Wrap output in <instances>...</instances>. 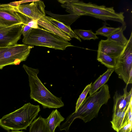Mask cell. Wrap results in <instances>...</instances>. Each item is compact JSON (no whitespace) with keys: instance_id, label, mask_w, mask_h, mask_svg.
<instances>
[{"instance_id":"1","label":"cell","mask_w":132,"mask_h":132,"mask_svg":"<svg viewBox=\"0 0 132 132\" xmlns=\"http://www.w3.org/2000/svg\"><path fill=\"white\" fill-rule=\"evenodd\" d=\"M61 7L66 9L70 14L80 16L88 15L102 20L104 21L110 20L121 23L122 26L126 27L124 21V13L115 12L113 7H107L104 5H98L89 2L86 3L78 0H58Z\"/></svg>"},{"instance_id":"2","label":"cell","mask_w":132,"mask_h":132,"mask_svg":"<svg viewBox=\"0 0 132 132\" xmlns=\"http://www.w3.org/2000/svg\"><path fill=\"white\" fill-rule=\"evenodd\" d=\"M110 96L109 86L105 84L99 91L86 98L77 111L69 116L65 122L59 126L60 130L67 132L76 119H81L86 123L96 117L100 108L107 103Z\"/></svg>"},{"instance_id":"3","label":"cell","mask_w":132,"mask_h":132,"mask_svg":"<svg viewBox=\"0 0 132 132\" xmlns=\"http://www.w3.org/2000/svg\"><path fill=\"white\" fill-rule=\"evenodd\" d=\"M23 67L28 76L31 99L41 104L44 109L58 108L64 106L61 97L53 95L39 79L38 76L39 72L38 69L29 67L24 64Z\"/></svg>"},{"instance_id":"4","label":"cell","mask_w":132,"mask_h":132,"mask_svg":"<svg viewBox=\"0 0 132 132\" xmlns=\"http://www.w3.org/2000/svg\"><path fill=\"white\" fill-rule=\"evenodd\" d=\"M40 111L39 105L30 103L0 119V126L7 130H26Z\"/></svg>"},{"instance_id":"5","label":"cell","mask_w":132,"mask_h":132,"mask_svg":"<svg viewBox=\"0 0 132 132\" xmlns=\"http://www.w3.org/2000/svg\"><path fill=\"white\" fill-rule=\"evenodd\" d=\"M22 42L30 46L45 47L63 50L73 45L57 35L40 28L32 29L25 36Z\"/></svg>"},{"instance_id":"6","label":"cell","mask_w":132,"mask_h":132,"mask_svg":"<svg viewBox=\"0 0 132 132\" xmlns=\"http://www.w3.org/2000/svg\"><path fill=\"white\" fill-rule=\"evenodd\" d=\"M34 46L17 44L10 46L0 54V69L9 65H19L26 61Z\"/></svg>"},{"instance_id":"7","label":"cell","mask_w":132,"mask_h":132,"mask_svg":"<svg viewBox=\"0 0 132 132\" xmlns=\"http://www.w3.org/2000/svg\"><path fill=\"white\" fill-rule=\"evenodd\" d=\"M18 3L0 4V29L27 24L26 18L17 10L16 6L20 4Z\"/></svg>"},{"instance_id":"8","label":"cell","mask_w":132,"mask_h":132,"mask_svg":"<svg viewBox=\"0 0 132 132\" xmlns=\"http://www.w3.org/2000/svg\"><path fill=\"white\" fill-rule=\"evenodd\" d=\"M114 71L119 78L122 79L126 85L129 84V74L132 71V32L122 52L117 59Z\"/></svg>"},{"instance_id":"9","label":"cell","mask_w":132,"mask_h":132,"mask_svg":"<svg viewBox=\"0 0 132 132\" xmlns=\"http://www.w3.org/2000/svg\"><path fill=\"white\" fill-rule=\"evenodd\" d=\"M44 2L41 1H35L30 3L19 4L16 5L18 11L26 18L37 20L38 18L46 15Z\"/></svg>"},{"instance_id":"10","label":"cell","mask_w":132,"mask_h":132,"mask_svg":"<svg viewBox=\"0 0 132 132\" xmlns=\"http://www.w3.org/2000/svg\"><path fill=\"white\" fill-rule=\"evenodd\" d=\"M21 25L0 29V47H8L17 44L22 35Z\"/></svg>"},{"instance_id":"11","label":"cell","mask_w":132,"mask_h":132,"mask_svg":"<svg viewBox=\"0 0 132 132\" xmlns=\"http://www.w3.org/2000/svg\"><path fill=\"white\" fill-rule=\"evenodd\" d=\"M127 85L124 89V93L121 95L117 92H115L113 96L114 105L113 112L127 111L132 105V88L130 91H127Z\"/></svg>"},{"instance_id":"12","label":"cell","mask_w":132,"mask_h":132,"mask_svg":"<svg viewBox=\"0 0 132 132\" xmlns=\"http://www.w3.org/2000/svg\"><path fill=\"white\" fill-rule=\"evenodd\" d=\"M124 47L107 39H102L99 43L97 51L117 59L122 53Z\"/></svg>"},{"instance_id":"13","label":"cell","mask_w":132,"mask_h":132,"mask_svg":"<svg viewBox=\"0 0 132 132\" xmlns=\"http://www.w3.org/2000/svg\"><path fill=\"white\" fill-rule=\"evenodd\" d=\"M114 69L108 68L103 74L98 77L95 82L92 84L89 92V95H91L96 92L107 82L109 78Z\"/></svg>"},{"instance_id":"14","label":"cell","mask_w":132,"mask_h":132,"mask_svg":"<svg viewBox=\"0 0 132 132\" xmlns=\"http://www.w3.org/2000/svg\"><path fill=\"white\" fill-rule=\"evenodd\" d=\"M64 118L57 109L53 110L48 117L46 119L47 124L51 132H54L56 127H59Z\"/></svg>"},{"instance_id":"15","label":"cell","mask_w":132,"mask_h":132,"mask_svg":"<svg viewBox=\"0 0 132 132\" xmlns=\"http://www.w3.org/2000/svg\"><path fill=\"white\" fill-rule=\"evenodd\" d=\"M45 17L49 22L71 38H75L81 42L80 38L75 34L70 26H66L50 16H46Z\"/></svg>"},{"instance_id":"16","label":"cell","mask_w":132,"mask_h":132,"mask_svg":"<svg viewBox=\"0 0 132 132\" xmlns=\"http://www.w3.org/2000/svg\"><path fill=\"white\" fill-rule=\"evenodd\" d=\"M29 132H51L47 124L46 119L40 116L29 126Z\"/></svg>"},{"instance_id":"17","label":"cell","mask_w":132,"mask_h":132,"mask_svg":"<svg viewBox=\"0 0 132 132\" xmlns=\"http://www.w3.org/2000/svg\"><path fill=\"white\" fill-rule=\"evenodd\" d=\"M128 110L126 111L113 112L112 120L110 122L112 128L117 132H118L122 126L125 114Z\"/></svg>"},{"instance_id":"18","label":"cell","mask_w":132,"mask_h":132,"mask_svg":"<svg viewBox=\"0 0 132 132\" xmlns=\"http://www.w3.org/2000/svg\"><path fill=\"white\" fill-rule=\"evenodd\" d=\"M45 11V12L51 16V17L62 23L65 25L69 26L80 17L75 15H59L53 13L50 11Z\"/></svg>"},{"instance_id":"19","label":"cell","mask_w":132,"mask_h":132,"mask_svg":"<svg viewBox=\"0 0 132 132\" xmlns=\"http://www.w3.org/2000/svg\"><path fill=\"white\" fill-rule=\"evenodd\" d=\"M97 60L109 68L114 69L117 59L100 52L97 51Z\"/></svg>"},{"instance_id":"20","label":"cell","mask_w":132,"mask_h":132,"mask_svg":"<svg viewBox=\"0 0 132 132\" xmlns=\"http://www.w3.org/2000/svg\"><path fill=\"white\" fill-rule=\"evenodd\" d=\"M121 29L116 33L112 34L107 38V39L117 43L125 47L127 43L128 39L125 36L123 32L126 27L121 26Z\"/></svg>"},{"instance_id":"21","label":"cell","mask_w":132,"mask_h":132,"mask_svg":"<svg viewBox=\"0 0 132 132\" xmlns=\"http://www.w3.org/2000/svg\"><path fill=\"white\" fill-rule=\"evenodd\" d=\"M73 31L79 38L84 40H95L98 38L95 33L91 30H85L80 29H75Z\"/></svg>"},{"instance_id":"22","label":"cell","mask_w":132,"mask_h":132,"mask_svg":"<svg viewBox=\"0 0 132 132\" xmlns=\"http://www.w3.org/2000/svg\"><path fill=\"white\" fill-rule=\"evenodd\" d=\"M121 27V26L117 28L108 27H107L105 25H104L97 30L95 34L96 35H100L108 38L120 30Z\"/></svg>"},{"instance_id":"23","label":"cell","mask_w":132,"mask_h":132,"mask_svg":"<svg viewBox=\"0 0 132 132\" xmlns=\"http://www.w3.org/2000/svg\"><path fill=\"white\" fill-rule=\"evenodd\" d=\"M92 84V82H91V83L86 86L78 99L76 104L75 110V112H76L77 111L79 107L85 99L87 95L89 92Z\"/></svg>"},{"instance_id":"24","label":"cell","mask_w":132,"mask_h":132,"mask_svg":"<svg viewBox=\"0 0 132 132\" xmlns=\"http://www.w3.org/2000/svg\"><path fill=\"white\" fill-rule=\"evenodd\" d=\"M132 124V121H129L123 125L118 132H131Z\"/></svg>"},{"instance_id":"25","label":"cell","mask_w":132,"mask_h":132,"mask_svg":"<svg viewBox=\"0 0 132 132\" xmlns=\"http://www.w3.org/2000/svg\"><path fill=\"white\" fill-rule=\"evenodd\" d=\"M31 29L27 24H22L21 26V32L23 37L26 35Z\"/></svg>"},{"instance_id":"26","label":"cell","mask_w":132,"mask_h":132,"mask_svg":"<svg viewBox=\"0 0 132 132\" xmlns=\"http://www.w3.org/2000/svg\"><path fill=\"white\" fill-rule=\"evenodd\" d=\"M27 24L32 29H38L39 27L36 20L30 19Z\"/></svg>"},{"instance_id":"27","label":"cell","mask_w":132,"mask_h":132,"mask_svg":"<svg viewBox=\"0 0 132 132\" xmlns=\"http://www.w3.org/2000/svg\"><path fill=\"white\" fill-rule=\"evenodd\" d=\"M9 47H0V54L5 51Z\"/></svg>"},{"instance_id":"28","label":"cell","mask_w":132,"mask_h":132,"mask_svg":"<svg viewBox=\"0 0 132 132\" xmlns=\"http://www.w3.org/2000/svg\"><path fill=\"white\" fill-rule=\"evenodd\" d=\"M9 132H24L22 131H10Z\"/></svg>"}]
</instances>
